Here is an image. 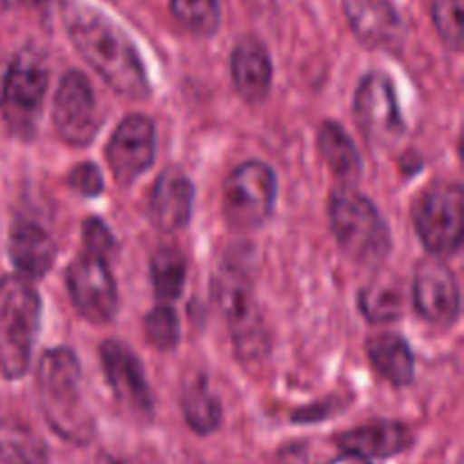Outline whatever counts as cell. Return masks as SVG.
<instances>
[{"label": "cell", "mask_w": 464, "mask_h": 464, "mask_svg": "<svg viewBox=\"0 0 464 464\" xmlns=\"http://www.w3.org/2000/svg\"><path fill=\"white\" fill-rule=\"evenodd\" d=\"M53 121L62 140L75 148L89 145L98 134L100 118L93 89L80 71H68L59 82V89L54 93Z\"/></svg>", "instance_id": "cell-9"}, {"label": "cell", "mask_w": 464, "mask_h": 464, "mask_svg": "<svg viewBox=\"0 0 464 464\" xmlns=\"http://www.w3.org/2000/svg\"><path fill=\"white\" fill-rule=\"evenodd\" d=\"M317 150L326 166L331 168L335 177L343 179H353L361 172V157L358 150L353 148V140L349 139L347 131L335 122L326 121L317 131Z\"/></svg>", "instance_id": "cell-22"}, {"label": "cell", "mask_w": 464, "mask_h": 464, "mask_svg": "<svg viewBox=\"0 0 464 464\" xmlns=\"http://www.w3.org/2000/svg\"><path fill=\"white\" fill-rule=\"evenodd\" d=\"M48 89V71L44 62L32 53H21L5 68L3 98L18 111H34Z\"/></svg>", "instance_id": "cell-16"}, {"label": "cell", "mask_w": 464, "mask_h": 464, "mask_svg": "<svg viewBox=\"0 0 464 464\" xmlns=\"http://www.w3.org/2000/svg\"><path fill=\"white\" fill-rule=\"evenodd\" d=\"M276 199V177L261 161L240 163L225 186V218L234 229L252 231L270 218Z\"/></svg>", "instance_id": "cell-5"}, {"label": "cell", "mask_w": 464, "mask_h": 464, "mask_svg": "<svg viewBox=\"0 0 464 464\" xmlns=\"http://www.w3.org/2000/svg\"><path fill=\"white\" fill-rule=\"evenodd\" d=\"M54 256H57V247H54L53 236L44 227L30 220L16 222L12 227L9 258L23 276H30V279L44 276L53 267Z\"/></svg>", "instance_id": "cell-17"}, {"label": "cell", "mask_w": 464, "mask_h": 464, "mask_svg": "<svg viewBox=\"0 0 464 464\" xmlns=\"http://www.w3.org/2000/svg\"><path fill=\"white\" fill-rule=\"evenodd\" d=\"M329 464H370V460H367V458H362V456H358V453H344V456H340V458H335L334 462H329Z\"/></svg>", "instance_id": "cell-31"}, {"label": "cell", "mask_w": 464, "mask_h": 464, "mask_svg": "<svg viewBox=\"0 0 464 464\" xmlns=\"http://www.w3.org/2000/svg\"><path fill=\"white\" fill-rule=\"evenodd\" d=\"M145 335L157 349H172L179 340V320L170 306H157L145 317Z\"/></svg>", "instance_id": "cell-27"}, {"label": "cell", "mask_w": 464, "mask_h": 464, "mask_svg": "<svg viewBox=\"0 0 464 464\" xmlns=\"http://www.w3.org/2000/svg\"><path fill=\"white\" fill-rule=\"evenodd\" d=\"M71 186L77 190V193L93 198V195H98L100 190H102L104 184L98 168L91 166V163H82V166H77L75 170L71 172Z\"/></svg>", "instance_id": "cell-30"}, {"label": "cell", "mask_w": 464, "mask_h": 464, "mask_svg": "<svg viewBox=\"0 0 464 464\" xmlns=\"http://www.w3.org/2000/svg\"><path fill=\"white\" fill-rule=\"evenodd\" d=\"M36 385L44 415L54 433L86 444L93 435V417L82 399V372L71 349H50L36 370Z\"/></svg>", "instance_id": "cell-2"}, {"label": "cell", "mask_w": 464, "mask_h": 464, "mask_svg": "<svg viewBox=\"0 0 464 464\" xmlns=\"http://www.w3.org/2000/svg\"><path fill=\"white\" fill-rule=\"evenodd\" d=\"M18 3H25V5H30V7H36V9H50L54 3H59V0H18Z\"/></svg>", "instance_id": "cell-33"}, {"label": "cell", "mask_w": 464, "mask_h": 464, "mask_svg": "<svg viewBox=\"0 0 464 464\" xmlns=\"http://www.w3.org/2000/svg\"><path fill=\"white\" fill-rule=\"evenodd\" d=\"M186 261L179 249L161 247L152 256V284L154 293L163 302L177 299L184 290Z\"/></svg>", "instance_id": "cell-25"}, {"label": "cell", "mask_w": 464, "mask_h": 464, "mask_svg": "<svg viewBox=\"0 0 464 464\" xmlns=\"http://www.w3.org/2000/svg\"><path fill=\"white\" fill-rule=\"evenodd\" d=\"M100 356L118 401L136 417L152 415V394L136 353L121 340H107L100 347Z\"/></svg>", "instance_id": "cell-12"}, {"label": "cell", "mask_w": 464, "mask_h": 464, "mask_svg": "<svg viewBox=\"0 0 464 464\" xmlns=\"http://www.w3.org/2000/svg\"><path fill=\"white\" fill-rule=\"evenodd\" d=\"M181 408H184L186 421L190 429L199 435H208L220 426L222 406L211 390L207 388V381L195 376L186 383L184 397H181Z\"/></svg>", "instance_id": "cell-24"}, {"label": "cell", "mask_w": 464, "mask_h": 464, "mask_svg": "<svg viewBox=\"0 0 464 464\" xmlns=\"http://www.w3.org/2000/svg\"><path fill=\"white\" fill-rule=\"evenodd\" d=\"M421 243L438 256L456 254L462 245L464 195L458 184H438L426 190L415 208Z\"/></svg>", "instance_id": "cell-7"}, {"label": "cell", "mask_w": 464, "mask_h": 464, "mask_svg": "<svg viewBox=\"0 0 464 464\" xmlns=\"http://www.w3.org/2000/svg\"><path fill=\"white\" fill-rule=\"evenodd\" d=\"M374 370L392 385H408L415 374V358L411 347L399 335H376L367 344Z\"/></svg>", "instance_id": "cell-20"}, {"label": "cell", "mask_w": 464, "mask_h": 464, "mask_svg": "<svg viewBox=\"0 0 464 464\" xmlns=\"http://www.w3.org/2000/svg\"><path fill=\"white\" fill-rule=\"evenodd\" d=\"M82 238H84L86 254H93V256H102L104 258V254H109V249H111V245H113V240H111V236H109L107 227H104L100 220L86 222Z\"/></svg>", "instance_id": "cell-29"}, {"label": "cell", "mask_w": 464, "mask_h": 464, "mask_svg": "<svg viewBox=\"0 0 464 464\" xmlns=\"http://www.w3.org/2000/svg\"><path fill=\"white\" fill-rule=\"evenodd\" d=\"M157 134L148 116H127L107 145V163L118 184H131L154 161Z\"/></svg>", "instance_id": "cell-11"}, {"label": "cell", "mask_w": 464, "mask_h": 464, "mask_svg": "<svg viewBox=\"0 0 464 464\" xmlns=\"http://www.w3.org/2000/svg\"><path fill=\"white\" fill-rule=\"evenodd\" d=\"M95 464H131V462L125 460V458L113 456V453H100L98 460H95Z\"/></svg>", "instance_id": "cell-32"}, {"label": "cell", "mask_w": 464, "mask_h": 464, "mask_svg": "<svg viewBox=\"0 0 464 464\" xmlns=\"http://www.w3.org/2000/svg\"><path fill=\"white\" fill-rule=\"evenodd\" d=\"M193 213V184L179 170H166L159 177L150 199L152 222L163 231H179Z\"/></svg>", "instance_id": "cell-15"}, {"label": "cell", "mask_w": 464, "mask_h": 464, "mask_svg": "<svg viewBox=\"0 0 464 464\" xmlns=\"http://www.w3.org/2000/svg\"><path fill=\"white\" fill-rule=\"evenodd\" d=\"M0 462L50 464L44 440L18 420H0Z\"/></svg>", "instance_id": "cell-21"}, {"label": "cell", "mask_w": 464, "mask_h": 464, "mask_svg": "<svg viewBox=\"0 0 464 464\" xmlns=\"http://www.w3.org/2000/svg\"><path fill=\"white\" fill-rule=\"evenodd\" d=\"M216 297L238 352L249 358L266 352V326H263L247 272L234 266L222 267L216 281Z\"/></svg>", "instance_id": "cell-6"}, {"label": "cell", "mask_w": 464, "mask_h": 464, "mask_svg": "<svg viewBox=\"0 0 464 464\" xmlns=\"http://www.w3.org/2000/svg\"><path fill=\"white\" fill-rule=\"evenodd\" d=\"M41 299L27 276L0 279V374L21 379L30 365Z\"/></svg>", "instance_id": "cell-3"}, {"label": "cell", "mask_w": 464, "mask_h": 464, "mask_svg": "<svg viewBox=\"0 0 464 464\" xmlns=\"http://www.w3.org/2000/svg\"><path fill=\"white\" fill-rule=\"evenodd\" d=\"M18 0H0V12H5V9H9L12 5H16Z\"/></svg>", "instance_id": "cell-34"}, {"label": "cell", "mask_w": 464, "mask_h": 464, "mask_svg": "<svg viewBox=\"0 0 464 464\" xmlns=\"http://www.w3.org/2000/svg\"><path fill=\"white\" fill-rule=\"evenodd\" d=\"M353 34L372 48H392L401 36V21L388 0H344Z\"/></svg>", "instance_id": "cell-14"}, {"label": "cell", "mask_w": 464, "mask_h": 464, "mask_svg": "<svg viewBox=\"0 0 464 464\" xmlns=\"http://www.w3.org/2000/svg\"><path fill=\"white\" fill-rule=\"evenodd\" d=\"M406 306L401 281L394 275H379L362 288L361 311L372 322L397 320Z\"/></svg>", "instance_id": "cell-23"}, {"label": "cell", "mask_w": 464, "mask_h": 464, "mask_svg": "<svg viewBox=\"0 0 464 464\" xmlns=\"http://www.w3.org/2000/svg\"><path fill=\"white\" fill-rule=\"evenodd\" d=\"M353 111L372 143L392 145L401 139L403 118L392 82L383 72H370L361 82L353 100Z\"/></svg>", "instance_id": "cell-10"}, {"label": "cell", "mask_w": 464, "mask_h": 464, "mask_svg": "<svg viewBox=\"0 0 464 464\" xmlns=\"http://www.w3.org/2000/svg\"><path fill=\"white\" fill-rule=\"evenodd\" d=\"M335 442L344 451L358 453L370 460V458H392L406 451L412 444V433L408 426L397 424V421H374V424L347 430Z\"/></svg>", "instance_id": "cell-18"}, {"label": "cell", "mask_w": 464, "mask_h": 464, "mask_svg": "<svg viewBox=\"0 0 464 464\" xmlns=\"http://www.w3.org/2000/svg\"><path fill=\"white\" fill-rule=\"evenodd\" d=\"M172 16L193 34H213L220 23L218 0H170Z\"/></svg>", "instance_id": "cell-26"}, {"label": "cell", "mask_w": 464, "mask_h": 464, "mask_svg": "<svg viewBox=\"0 0 464 464\" xmlns=\"http://www.w3.org/2000/svg\"><path fill=\"white\" fill-rule=\"evenodd\" d=\"M412 299L417 313L430 324L449 326L460 315L458 281L453 272L440 261H424L417 267Z\"/></svg>", "instance_id": "cell-13"}, {"label": "cell", "mask_w": 464, "mask_h": 464, "mask_svg": "<svg viewBox=\"0 0 464 464\" xmlns=\"http://www.w3.org/2000/svg\"><path fill=\"white\" fill-rule=\"evenodd\" d=\"M68 32L91 68L118 93L145 98L150 93L148 72L130 36L93 7H75L68 16Z\"/></svg>", "instance_id": "cell-1"}, {"label": "cell", "mask_w": 464, "mask_h": 464, "mask_svg": "<svg viewBox=\"0 0 464 464\" xmlns=\"http://www.w3.org/2000/svg\"><path fill=\"white\" fill-rule=\"evenodd\" d=\"M231 72H234L236 89L247 102H261L270 93L272 63L258 41L245 39L236 45L234 57H231Z\"/></svg>", "instance_id": "cell-19"}, {"label": "cell", "mask_w": 464, "mask_h": 464, "mask_svg": "<svg viewBox=\"0 0 464 464\" xmlns=\"http://www.w3.org/2000/svg\"><path fill=\"white\" fill-rule=\"evenodd\" d=\"M72 304L93 324H107L116 317L118 290L107 261L102 256L84 254L75 258L66 275Z\"/></svg>", "instance_id": "cell-8"}, {"label": "cell", "mask_w": 464, "mask_h": 464, "mask_svg": "<svg viewBox=\"0 0 464 464\" xmlns=\"http://www.w3.org/2000/svg\"><path fill=\"white\" fill-rule=\"evenodd\" d=\"M331 229L343 252L356 263L376 266L390 252V234L374 204L352 190L331 199Z\"/></svg>", "instance_id": "cell-4"}, {"label": "cell", "mask_w": 464, "mask_h": 464, "mask_svg": "<svg viewBox=\"0 0 464 464\" xmlns=\"http://www.w3.org/2000/svg\"><path fill=\"white\" fill-rule=\"evenodd\" d=\"M433 21L444 44L462 50V0H433Z\"/></svg>", "instance_id": "cell-28"}]
</instances>
